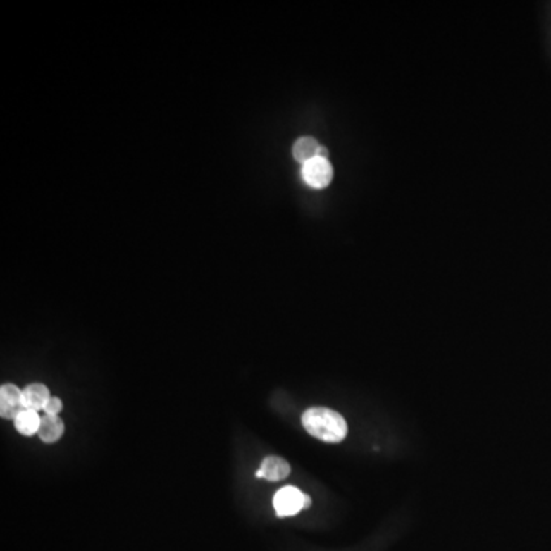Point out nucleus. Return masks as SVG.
<instances>
[{
  "label": "nucleus",
  "instance_id": "f257e3e1",
  "mask_svg": "<svg viewBox=\"0 0 551 551\" xmlns=\"http://www.w3.org/2000/svg\"><path fill=\"white\" fill-rule=\"evenodd\" d=\"M305 431L320 441L340 442L348 433V424L343 416L326 407H311L302 415Z\"/></svg>",
  "mask_w": 551,
  "mask_h": 551
},
{
  "label": "nucleus",
  "instance_id": "f03ea898",
  "mask_svg": "<svg viewBox=\"0 0 551 551\" xmlns=\"http://www.w3.org/2000/svg\"><path fill=\"white\" fill-rule=\"evenodd\" d=\"M273 505L279 518H288L295 516L300 510L308 509L311 505V497L302 493L295 485H285L274 495Z\"/></svg>",
  "mask_w": 551,
  "mask_h": 551
},
{
  "label": "nucleus",
  "instance_id": "7ed1b4c3",
  "mask_svg": "<svg viewBox=\"0 0 551 551\" xmlns=\"http://www.w3.org/2000/svg\"><path fill=\"white\" fill-rule=\"evenodd\" d=\"M333 166L328 158H316L302 166V178L313 189H325L333 181Z\"/></svg>",
  "mask_w": 551,
  "mask_h": 551
},
{
  "label": "nucleus",
  "instance_id": "20e7f679",
  "mask_svg": "<svg viewBox=\"0 0 551 551\" xmlns=\"http://www.w3.org/2000/svg\"><path fill=\"white\" fill-rule=\"evenodd\" d=\"M25 411L22 390L16 385L6 383L0 388V416L4 420H16Z\"/></svg>",
  "mask_w": 551,
  "mask_h": 551
},
{
  "label": "nucleus",
  "instance_id": "39448f33",
  "mask_svg": "<svg viewBox=\"0 0 551 551\" xmlns=\"http://www.w3.org/2000/svg\"><path fill=\"white\" fill-rule=\"evenodd\" d=\"M292 156L302 166L313 161L316 158H328V150L317 143V140L311 137L299 138L292 146Z\"/></svg>",
  "mask_w": 551,
  "mask_h": 551
},
{
  "label": "nucleus",
  "instance_id": "423d86ee",
  "mask_svg": "<svg viewBox=\"0 0 551 551\" xmlns=\"http://www.w3.org/2000/svg\"><path fill=\"white\" fill-rule=\"evenodd\" d=\"M291 473V466L288 461H285L280 457H266L261 469L256 472L257 478H265L266 481H282V479L288 478Z\"/></svg>",
  "mask_w": 551,
  "mask_h": 551
},
{
  "label": "nucleus",
  "instance_id": "0eeeda50",
  "mask_svg": "<svg viewBox=\"0 0 551 551\" xmlns=\"http://www.w3.org/2000/svg\"><path fill=\"white\" fill-rule=\"evenodd\" d=\"M49 398H51L49 389L42 383H32L22 389L23 406L25 409H30V411H35V412L43 411L44 406L48 404Z\"/></svg>",
  "mask_w": 551,
  "mask_h": 551
},
{
  "label": "nucleus",
  "instance_id": "6e6552de",
  "mask_svg": "<svg viewBox=\"0 0 551 551\" xmlns=\"http://www.w3.org/2000/svg\"><path fill=\"white\" fill-rule=\"evenodd\" d=\"M65 433V424L63 420L60 419L58 415H42V423H40V429H39V438L47 442L52 444L57 442Z\"/></svg>",
  "mask_w": 551,
  "mask_h": 551
},
{
  "label": "nucleus",
  "instance_id": "1a4fd4ad",
  "mask_svg": "<svg viewBox=\"0 0 551 551\" xmlns=\"http://www.w3.org/2000/svg\"><path fill=\"white\" fill-rule=\"evenodd\" d=\"M40 423H42V415L35 411H30V409H25V411L14 420L16 431L25 435V437H32V435L39 433Z\"/></svg>",
  "mask_w": 551,
  "mask_h": 551
},
{
  "label": "nucleus",
  "instance_id": "9d476101",
  "mask_svg": "<svg viewBox=\"0 0 551 551\" xmlns=\"http://www.w3.org/2000/svg\"><path fill=\"white\" fill-rule=\"evenodd\" d=\"M61 409H63V403H61V400L58 397H51L48 404L44 406L43 412L47 415H58L61 412Z\"/></svg>",
  "mask_w": 551,
  "mask_h": 551
}]
</instances>
